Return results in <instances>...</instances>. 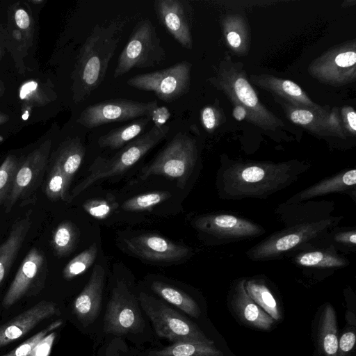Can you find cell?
I'll list each match as a JSON object with an SVG mask.
<instances>
[{
    "label": "cell",
    "instance_id": "obj_5",
    "mask_svg": "<svg viewBox=\"0 0 356 356\" xmlns=\"http://www.w3.org/2000/svg\"><path fill=\"white\" fill-rule=\"evenodd\" d=\"M144 314L138 296L124 281L118 280L106 304L103 332L111 337L128 339L136 343L149 341V327Z\"/></svg>",
    "mask_w": 356,
    "mask_h": 356
},
{
    "label": "cell",
    "instance_id": "obj_7",
    "mask_svg": "<svg viewBox=\"0 0 356 356\" xmlns=\"http://www.w3.org/2000/svg\"><path fill=\"white\" fill-rule=\"evenodd\" d=\"M140 307L160 338L174 343L195 342L214 344L188 318L164 300L144 291L138 293Z\"/></svg>",
    "mask_w": 356,
    "mask_h": 356
},
{
    "label": "cell",
    "instance_id": "obj_15",
    "mask_svg": "<svg viewBox=\"0 0 356 356\" xmlns=\"http://www.w3.org/2000/svg\"><path fill=\"white\" fill-rule=\"evenodd\" d=\"M275 100L290 121L312 134L343 139L349 136L343 127L340 111L337 108L316 111L292 106L279 98L275 97Z\"/></svg>",
    "mask_w": 356,
    "mask_h": 356
},
{
    "label": "cell",
    "instance_id": "obj_34",
    "mask_svg": "<svg viewBox=\"0 0 356 356\" xmlns=\"http://www.w3.org/2000/svg\"><path fill=\"white\" fill-rule=\"evenodd\" d=\"M79 238V230L71 221L60 222L54 230L51 246L54 253L58 257L70 254L76 248Z\"/></svg>",
    "mask_w": 356,
    "mask_h": 356
},
{
    "label": "cell",
    "instance_id": "obj_44",
    "mask_svg": "<svg viewBox=\"0 0 356 356\" xmlns=\"http://www.w3.org/2000/svg\"><path fill=\"white\" fill-rule=\"evenodd\" d=\"M355 341V326L353 325L347 328L339 338L337 356H351Z\"/></svg>",
    "mask_w": 356,
    "mask_h": 356
},
{
    "label": "cell",
    "instance_id": "obj_17",
    "mask_svg": "<svg viewBox=\"0 0 356 356\" xmlns=\"http://www.w3.org/2000/svg\"><path fill=\"white\" fill-rule=\"evenodd\" d=\"M48 152V148L37 149L19 164L10 192L4 202L6 213L17 202L27 200L35 192L45 172Z\"/></svg>",
    "mask_w": 356,
    "mask_h": 356
},
{
    "label": "cell",
    "instance_id": "obj_20",
    "mask_svg": "<svg viewBox=\"0 0 356 356\" xmlns=\"http://www.w3.org/2000/svg\"><path fill=\"white\" fill-rule=\"evenodd\" d=\"M58 312L55 303L42 300L0 325V348L19 339Z\"/></svg>",
    "mask_w": 356,
    "mask_h": 356
},
{
    "label": "cell",
    "instance_id": "obj_14",
    "mask_svg": "<svg viewBox=\"0 0 356 356\" xmlns=\"http://www.w3.org/2000/svg\"><path fill=\"white\" fill-rule=\"evenodd\" d=\"M47 260L44 254L33 247L24 258L3 300L8 308L24 297L35 296L44 286L47 275Z\"/></svg>",
    "mask_w": 356,
    "mask_h": 356
},
{
    "label": "cell",
    "instance_id": "obj_19",
    "mask_svg": "<svg viewBox=\"0 0 356 356\" xmlns=\"http://www.w3.org/2000/svg\"><path fill=\"white\" fill-rule=\"evenodd\" d=\"M104 284L105 270L100 264H95L88 282L72 304L73 314L83 327L93 324L101 313Z\"/></svg>",
    "mask_w": 356,
    "mask_h": 356
},
{
    "label": "cell",
    "instance_id": "obj_25",
    "mask_svg": "<svg viewBox=\"0 0 356 356\" xmlns=\"http://www.w3.org/2000/svg\"><path fill=\"white\" fill-rule=\"evenodd\" d=\"M286 257H290L297 266L323 270L343 268L350 263L332 244L296 251L288 254Z\"/></svg>",
    "mask_w": 356,
    "mask_h": 356
},
{
    "label": "cell",
    "instance_id": "obj_26",
    "mask_svg": "<svg viewBox=\"0 0 356 356\" xmlns=\"http://www.w3.org/2000/svg\"><path fill=\"white\" fill-rule=\"evenodd\" d=\"M31 211L17 218L7 238L0 245V286L8 274L31 225Z\"/></svg>",
    "mask_w": 356,
    "mask_h": 356
},
{
    "label": "cell",
    "instance_id": "obj_45",
    "mask_svg": "<svg viewBox=\"0 0 356 356\" xmlns=\"http://www.w3.org/2000/svg\"><path fill=\"white\" fill-rule=\"evenodd\" d=\"M343 127L348 135L354 136L356 134V113L350 106H344L340 111Z\"/></svg>",
    "mask_w": 356,
    "mask_h": 356
},
{
    "label": "cell",
    "instance_id": "obj_50",
    "mask_svg": "<svg viewBox=\"0 0 356 356\" xmlns=\"http://www.w3.org/2000/svg\"><path fill=\"white\" fill-rule=\"evenodd\" d=\"M232 115L237 121H242L247 120L248 112L243 106L236 104L234 105Z\"/></svg>",
    "mask_w": 356,
    "mask_h": 356
},
{
    "label": "cell",
    "instance_id": "obj_6",
    "mask_svg": "<svg viewBox=\"0 0 356 356\" xmlns=\"http://www.w3.org/2000/svg\"><path fill=\"white\" fill-rule=\"evenodd\" d=\"M169 130L168 125L154 124L147 132L142 134L122 147L113 157L107 159L98 156L89 169L90 174L72 191L68 202L95 182L126 172L163 140L168 136Z\"/></svg>",
    "mask_w": 356,
    "mask_h": 356
},
{
    "label": "cell",
    "instance_id": "obj_4",
    "mask_svg": "<svg viewBox=\"0 0 356 356\" xmlns=\"http://www.w3.org/2000/svg\"><path fill=\"white\" fill-rule=\"evenodd\" d=\"M243 67L242 63L234 62L230 56L225 55L218 64L216 74L209 81L234 105L246 109L248 122L266 131L282 127V120L260 102Z\"/></svg>",
    "mask_w": 356,
    "mask_h": 356
},
{
    "label": "cell",
    "instance_id": "obj_31",
    "mask_svg": "<svg viewBox=\"0 0 356 356\" xmlns=\"http://www.w3.org/2000/svg\"><path fill=\"white\" fill-rule=\"evenodd\" d=\"M244 286L250 297L274 321L281 318V313L277 299L267 284L260 276L245 278Z\"/></svg>",
    "mask_w": 356,
    "mask_h": 356
},
{
    "label": "cell",
    "instance_id": "obj_40",
    "mask_svg": "<svg viewBox=\"0 0 356 356\" xmlns=\"http://www.w3.org/2000/svg\"><path fill=\"white\" fill-rule=\"evenodd\" d=\"M19 164L17 158L9 156L0 166V205L9 195Z\"/></svg>",
    "mask_w": 356,
    "mask_h": 356
},
{
    "label": "cell",
    "instance_id": "obj_39",
    "mask_svg": "<svg viewBox=\"0 0 356 356\" xmlns=\"http://www.w3.org/2000/svg\"><path fill=\"white\" fill-rule=\"evenodd\" d=\"M119 207L115 197L111 195L102 199H90L83 204V208L90 216L98 220L108 217Z\"/></svg>",
    "mask_w": 356,
    "mask_h": 356
},
{
    "label": "cell",
    "instance_id": "obj_36",
    "mask_svg": "<svg viewBox=\"0 0 356 356\" xmlns=\"http://www.w3.org/2000/svg\"><path fill=\"white\" fill-rule=\"evenodd\" d=\"M97 254L95 243L70 261L63 270V276L66 280L72 279L85 273L94 263Z\"/></svg>",
    "mask_w": 356,
    "mask_h": 356
},
{
    "label": "cell",
    "instance_id": "obj_30",
    "mask_svg": "<svg viewBox=\"0 0 356 356\" xmlns=\"http://www.w3.org/2000/svg\"><path fill=\"white\" fill-rule=\"evenodd\" d=\"M151 290L163 300L176 307L191 317L197 318L201 314L197 302L181 289L160 281H154L150 285Z\"/></svg>",
    "mask_w": 356,
    "mask_h": 356
},
{
    "label": "cell",
    "instance_id": "obj_22",
    "mask_svg": "<svg viewBox=\"0 0 356 356\" xmlns=\"http://www.w3.org/2000/svg\"><path fill=\"white\" fill-rule=\"evenodd\" d=\"M250 81L292 106L316 111L328 108L314 103L307 94L292 81L266 74L251 75Z\"/></svg>",
    "mask_w": 356,
    "mask_h": 356
},
{
    "label": "cell",
    "instance_id": "obj_1",
    "mask_svg": "<svg viewBox=\"0 0 356 356\" xmlns=\"http://www.w3.org/2000/svg\"><path fill=\"white\" fill-rule=\"evenodd\" d=\"M309 168L294 159L275 163L225 159L217 173L218 194L225 200L266 199L297 181Z\"/></svg>",
    "mask_w": 356,
    "mask_h": 356
},
{
    "label": "cell",
    "instance_id": "obj_9",
    "mask_svg": "<svg viewBox=\"0 0 356 356\" xmlns=\"http://www.w3.org/2000/svg\"><path fill=\"white\" fill-rule=\"evenodd\" d=\"M166 53L156 27L149 19L139 21L120 54L113 77L117 79L133 69L154 67L165 60Z\"/></svg>",
    "mask_w": 356,
    "mask_h": 356
},
{
    "label": "cell",
    "instance_id": "obj_18",
    "mask_svg": "<svg viewBox=\"0 0 356 356\" xmlns=\"http://www.w3.org/2000/svg\"><path fill=\"white\" fill-rule=\"evenodd\" d=\"M127 249L144 259L156 262L179 261L190 253L188 247L180 245L159 235L144 234L124 241Z\"/></svg>",
    "mask_w": 356,
    "mask_h": 356
},
{
    "label": "cell",
    "instance_id": "obj_13",
    "mask_svg": "<svg viewBox=\"0 0 356 356\" xmlns=\"http://www.w3.org/2000/svg\"><path fill=\"white\" fill-rule=\"evenodd\" d=\"M157 101L140 102L124 98L102 101L86 107L77 122L88 129L106 124L149 117L158 107Z\"/></svg>",
    "mask_w": 356,
    "mask_h": 356
},
{
    "label": "cell",
    "instance_id": "obj_27",
    "mask_svg": "<svg viewBox=\"0 0 356 356\" xmlns=\"http://www.w3.org/2000/svg\"><path fill=\"white\" fill-rule=\"evenodd\" d=\"M226 43L234 54L246 55L250 49L251 35L245 17L238 14L224 15L220 22Z\"/></svg>",
    "mask_w": 356,
    "mask_h": 356
},
{
    "label": "cell",
    "instance_id": "obj_29",
    "mask_svg": "<svg viewBox=\"0 0 356 356\" xmlns=\"http://www.w3.org/2000/svg\"><path fill=\"white\" fill-rule=\"evenodd\" d=\"M85 152V148L79 138L67 140L58 151L55 163L63 173L67 193L72 179L82 163Z\"/></svg>",
    "mask_w": 356,
    "mask_h": 356
},
{
    "label": "cell",
    "instance_id": "obj_48",
    "mask_svg": "<svg viewBox=\"0 0 356 356\" xmlns=\"http://www.w3.org/2000/svg\"><path fill=\"white\" fill-rule=\"evenodd\" d=\"M15 21L17 25L21 29H26L29 26V17L26 11L19 9L15 13Z\"/></svg>",
    "mask_w": 356,
    "mask_h": 356
},
{
    "label": "cell",
    "instance_id": "obj_23",
    "mask_svg": "<svg viewBox=\"0 0 356 356\" xmlns=\"http://www.w3.org/2000/svg\"><path fill=\"white\" fill-rule=\"evenodd\" d=\"M245 278L236 280L230 289V305L235 314L245 325L261 330H268L275 321L250 297L245 291Z\"/></svg>",
    "mask_w": 356,
    "mask_h": 356
},
{
    "label": "cell",
    "instance_id": "obj_2",
    "mask_svg": "<svg viewBox=\"0 0 356 356\" xmlns=\"http://www.w3.org/2000/svg\"><path fill=\"white\" fill-rule=\"evenodd\" d=\"M124 22L96 24L83 43L74 72V99L83 102L104 81L118 44Z\"/></svg>",
    "mask_w": 356,
    "mask_h": 356
},
{
    "label": "cell",
    "instance_id": "obj_24",
    "mask_svg": "<svg viewBox=\"0 0 356 356\" xmlns=\"http://www.w3.org/2000/svg\"><path fill=\"white\" fill-rule=\"evenodd\" d=\"M334 209L332 201H305L299 203L281 204L276 209L278 219L285 227L327 218Z\"/></svg>",
    "mask_w": 356,
    "mask_h": 356
},
{
    "label": "cell",
    "instance_id": "obj_41",
    "mask_svg": "<svg viewBox=\"0 0 356 356\" xmlns=\"http://www.w3.org/2000/svg\"><path fill=\"white\" fill-rule=\"evenodd\" d=\"M63 321L60 320L56 321L49 325L42 330L33 335L27 340L24 341L19 346L8 353L7 354L1 356H28L32 351L33 348L49 333L52 330L58 328L61 325Z\"/></svg>",
    "mask_w": 356,
    "mask_h": 356
},
{
    "label": "cell",
    "instance_id": "obj_12",
    "mask_svg": "<svg viewBox=\"0 0 356 356\" xmlns=\"http://www.w3.org/2000/svg\"><path fill=\"white\" fill-rule=\"evenodd\" d=\"M309 74L318 81L332 86H342L356 79V42H346L332 47L308 66Z\"/></svg>",
    "mask_w": 356,
    "mask_h": 356
},
{
    "label": "cell",
    "instance_id": "obj_38",
    "mask_svg": "<svg viewBox=\"0 0 356 356\" xmlns=\"http://www.w3.org/2000/svg\"><path fill=\"white\" fill-rule=\"evenodd\" d=\"M329 245L332 244L337 251L355 252L356 250V229L353 228L333 229L327 238Z\"/></svg>",
    "mask_w": 356,
    "mask_h": 356
},
{
    "label": "cell",
    "instance_id": "obj_16",
    "mask_svg": "<svg viewBox=\"0 0 356 356\" xmlns=\"http://www.w3.org/2000/svg\"><path fill=\"white\" fill-rule=\"evenodd\" d=\"M154 9L168 33L184 48L192 49L193 10L185 0H156Z\"/></svg>",
    "mask_w": 356,
    "mask_h": 356
},
{
    "label": "cell",
    "instance_id": "obj_11",
    "mask_svg": "<svg viewBox=\"0 0 356 356\" xmlns=\"http://www.w3.org/2000/svg\"><path fill=\"white\" fill-rule=\"evenodd\" d=\"M193 226L216 244H226L257 238L266 233L261 225L230 213H211L197 217Z\"/></svg>",
    "mask_w": 356,
    "mask_h": 356
},
{
    "label": "cell",
    "instance_id": "obj_46",
    "mask_svg": "<svg viewBox=\"0 0 356 356\" xmlns=\"http://www.w3.org/2000/svg\"><path fill=\"white\" fill-rule=\"evenodd\" d=\"M56 335L55 332L49 333L33 348L28 356H49Z\"/></svg>",
    "mask_w": 356,
    "mask_h": 356
},
{
    "label": "cell",
    "instance_id": "obj_28",
    "mask_svg": "<svg viewBox=\"0 0 356 356\" xmlns=\"http://www.w3.org/2000/svg\"><path fill=\"white\" fill-rule=\"evenodd\" d=\"M338 329L336 312L332 305H324L321 313L317 334L318 350L321 356H337Z\"/></svg>",
    "mask_w": 356,
    "mask_h": 356
},
{
    "label": "cell",
    "instance_id": "obj_51",
    "mask_svg": "<svg viewBox=\"0 0 356 356\" xmlns=\"http://www.w3.org/2000/svg\"><path fill=\"white\" fill-rule=\"evenodd\" d=\"M28 117H29V113H28V112L26 111V112L25 113V114H24V115H22V119H23V120H26V119L28 118Z\"/></svg>",
    "mask_w": 356,
    "mask_h": 356
},
{
    "label": "cell",
    "instance_id": "obj_37",
    "mask_svg": "<svg viewBox=\"0 0 356 356\" xmlns=\"http://www.w3.org/2000/svg\"><path fill=\"white\" fill-rule=\"evenodd\" d=\"M44 193L53 201L63 200L68 202L65 179L59 166L54 162L45 181Z\"/></svg>",
    "mask_w": 356,
    "mask_h": 356
},
{
    "label": "cell",
    "instance_id": "obj_47",
    "mask_svg": "<svg viewBox=\"0 0 356 356\" xmlns=\"http://www.w3.org/2000/svg\"><path fill=\"white\" fill-rule=\"evenodd\" d=\"M170 113L167 108L164 106H158L152 113L151 115V120L154 122V124L163 125L164 123L169 119Z\"/></svg>",
    "mask_w": 356,
    "mask_h": 356
},
{
    "label": "cell",
    "instance_id": "obj_42",
    "mask_svg": "<svg viewBox=\"0 0 356 356\" xmlns=\"http://www.w3.org/2000/svg\"><path fill=\"white\" fill-rule=\"evenodd\" d=\"M222 111L216 105H207L200 111V120L202 126L209 133L213 132L222 122Z\"/></svg>",
    "mask_w": 356,
    "mask_h": 356
},
{
    "label": "cell",
    "instance_id": "obj_8",
    "mask_svg": "<svg viewBox=\"0 0 356 356\" xmlns=\"http://www.w3.org/2000/svg\"><path fill=\"white\" fill-rule=\"evenodd\" d=\"M198 156L196 140L186 133L179 131L151 163L141 169L139 179L164 176L175 179L178 187L184 188L193 172Z\"/></svg>",
    "mask_w": 356,
    "mask_h": 356
},
{
    "label": "cell",
    "instance_id": "obj_32",
    "mask_svg": "<svg viewBox=\"0 0 356 356\" xmlns=\"http://www.w3.org/2000/svg\"><path fill=\"white\" fill-rule=\"evenodd\" d=\"M150 121L151 118L149 117H144L129 124L113 129L106 134L101 136L98 138L97 144L102 148H109L111 149L122 148L143 134Z\"/></svg>",
    "mask_w": 356,
    "mask_h": 356
},
{
    "label": "cell",
    "instance_id": "obj_43",
    "mask_svg": "<svg viewBox=\"0 0 356 356\" xmlns=\"http://www.w3.org/2000/svg\"><path fill=\"white\" fill-rule=\"evenodd\" d=\"M98 350L97 356H127L128 348L123 339L118 337L108 339Z\"/></svg>",
    "mask_w": 356,
    "mask_h": 356
},
{
    "label": "cell",
    "instance_id": "obj_49",
    "mask_svg": "<svg viewBox=\"0 0 356 356\" xmlns=\"http://www.w3.org/2000/svg\"><path fill=\"white\" fill-rule=\"evenodd\" d=\"M38 87V83L35 81H29L24 84L19 92V97L23 99H25L29 94L35 91Z\"/></svg>",
    "mask_w": 356,
    "mask_h": 356
},
{
    "label": "cell",
    "instance_id": "obj_10",
    "mask_svg": "<svg viewBox=\"0 0 356 356\" xmlns=\"http://www.w3.org/2000/svg\"><path fill=\"white\" fill-rule=\"evenodd\" d=\"M191 70L192 64L183 60L165 69L133 76L127 83L138 90L152 92L160 100L170 103L188 92Z\"/></svg>",
    "mask_w": 356,
    "mask_h": 356
},
{
    "label": "cell",
    "instance_id": "obj_33",
    "mask_svg": "<svg viewBox=\"0 0 356 356\" xmlns=\"http://www.w3.org/2000/svg\"><path fill=\"white\" fill-rule=\"evenodd\" d=\"M145 356H223V353L214 344L178 342L162 348L149 350Z\"/></svg>",
    "mask_w": 356,
    "mask_h": 356
},
{
    "label": "cell",
    "instance_id": "obj_21",
    "mask_svg": "<svg viewBox=\"0 0 356 356\" xmlns=\"http://www.w3.org/2000/svg\"><path fill=\"white\" fill-rule=\"evenodd\" d=\"M332 193H343L355 198L356 169L341 170L325 177L290 197L284 204H291L310 200Z\"/></svg>",
    "mask_w": 356,
    "mask_h": 356
},
{
    "label": "cell",
    "instance_id": "obj_3",
    "mask_svg": "<svg viewBox=\"0 0 356 356\" xmlns=\"http://www.w3.org/2000/svg\"><path fill=\"white\" fill-rule=\"evenodd\" d=\"M343 218L332 216L318 221L285 227L250 248L245 252L246 257L254 261L275 260L296 251L327 246V236Z\"/></svg>",
    "mask_w": 356,
    "mask_h": 356
},
{
    "label": "cell",
    "instance_id": "obj_35",
    "mask_svg": "<svg viewBox=\"0 0 356 356\" xmlns=\"http://www.w3.org/2000/svg\"><path fill=\"white\" fill-rule=\"evenodd\" d=\"M172 196L169 191H152L138 195L124 201L121 205L126 211H141L152 209L155 206Z\"/></svg>",
    "mask_w": 356,
    "mask_h": 356
}]
</instances>
